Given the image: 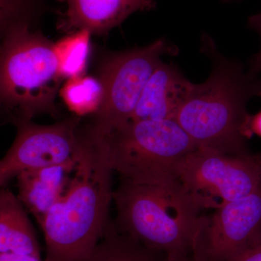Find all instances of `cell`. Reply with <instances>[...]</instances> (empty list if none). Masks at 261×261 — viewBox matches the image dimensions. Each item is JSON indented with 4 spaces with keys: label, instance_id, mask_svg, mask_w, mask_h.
I'll list each match as a JSON object with an SVG mask.
<instances>
[{
    "label": "cell",
    "instance_id": "cell-10",
    "mask_svg": "<svg viewBox=\"0 0 261 261\" xmlns=\"http://www.w3.org/2000/svg\"><path fill=\"white\" fill-rule=\"evenodd\" d=\"M66 5L58 29L71 33L87 30L103 35L121 25L130 15L149 11L156 7L155 0H59Z\"/></svg>",
    "mask_w": 261,
    "mask_h": 261
},
{
    "label": "cell",
    "instance_id": "cell-20",
    "mask_svg": "<svg viewBox=\"0 0 261 261\" xmlns=\"http://www.w3.org/2000/svg\"><path fill=\"white\" fill-rule=\"evenodd\" d=\"M250 129L252 135L255 134L261 137V111L250 117Z\"/></svg>",
    "mask_w": 261,
    "mask_h": 261
},
{
    "label": "cell",
    "instance_id": "cell-17",
    "mask_svg": "<svg viewBox=\"0 0 261 261\" xmlns=\"http://www.w3.org/2000/svg\"><path fill=\"white\" fill-rule=\"evenodd\" d=\"M37 0H1V29L12 23L32 20Z\"/></svg>",
    "mask_w": 261,
    "mask_h": 261
},
{
    "label": "cell",
    "instance_id": "cell-16",
    "mask_svg": "<svg viewBox=\"0 0 261 261\" xmlns=\"http://www.w3.org/2000/svg\"><path fill=\"white\" fill-rule=\"evenodd\" d=\"M90 36L88 31H78L55 44L60 73L64 80L84 75L89 54Z\"/></svg>",
    "mask_w": 261,
    "mask_h": 261
},
{
    "label": "cell",
    "instance_id": "cell-13",
    "mask_svg": "<svg viewBox=\"0 0 261 261\" xmlns=\"http://www.w3.org/2000/svg\"><path fill=\"white\" fill-rule=\"evenodd\" d=\"M40 257V249L18 197L8 190L0 192V253Z\"/></svg>",
    "mask_w": 261,
    "mask_h": 261
},
{
    "label": "cell",
    "instance_id": "cell-21",
    "mask_svg": "<svg viewBox=\"0 0 261 261\" xmlns=\"http://www.w3.org/2000/svg\"><path fill=\"white\" fill-rule=\"evenodd\" d=\"M161 261H187V258H179V257L166 256L165 260Z\"/></svg>",
    "mask_w": 261,
    "mask_h": 261
},
{
    "label": "cell",
    "instance_id": "cell-22",
    "mask_svg": "<svg viewBox=\"0 0 261 261\" xmlns=\"http://www.w3.org/2000/svg\"><path fill=\"white\" fill-rule=\"evenodd\" d=\"M233 1V0H223V2L224 3H231V2Z\"/></svg>",
    "mask_w": 261,
    "mask_h": 261
},
{
    "label": "cell",
    "instance_id": "cell-9",
    "mask_svg": "<svg viewBox=\"0 0 261 261\" xmlns=\"http://www.w3.org/2000/svg\"><path fill=\"white\" fill-rule=\"evenodd\" d=\"M81 120L74 115L47 126L32 121L15 123L18 134L0 161L1 186L23 171L74 162L82 143Z\"/></svg>",
    "mask_w": 261,
    "mask_h": 261
},
{
    "label": "cell",
    "instance_id": "cell-19",
    "mask_svg": "<svg viewBox=\"0 0 261 261\" xmlns=\"http://www.w3.org/2000/svg\"><path fill=\"white\" fill-rule=\"evenodd\" d=\"M228 261H261V241L238 257Z\"/></svg>",
    "mask_w": 261,
    "mask_h": 261
},
{
    "label": "cell",
    "instance_id": "cell-7",
    "mask_svg": "<svg viewBox=\"0 0 261 261\" xmlns=\"http://www.w3.org/2000/svg\"><path fill=\"white\" fill-rule=\"evenodd\" d=\"M178 184L202 208L216 209L261 188V153L228 154L198 147L182 161Z\"/></svg>",
    "mask_w": 261,
    "mask_h": 261
},
{
    "label": "cell",
    "instance_id": "cell-1",
    "mask_svg": "<svg viewBox=\"0 0 261 261\" xmlns=\"http://www.w3.org/2000/svg\"><path fill=\"white\" fill-rule=\"evenodd\" d=\"M201 51L211 60V74L203 83L194 84L175 121L199 147L247 153L252 136L247 103L261 97V80L223 56L208 34H202Z\"/></svg>",
    "mask_w": 261,
    "mask_h": 261
},
{
    "label": "cell",
    "instance_id": "cell-18",
    "mask_svg": "<svg viewBox=\"0 0 261 261\" xmlns=\"http://www.w3.org/2000/svg\"><path fill=\"white\" fill-rule=\"evenodd\" d=\"M247 25L250 29H253L260 36L261 39V12L252 15L248 18ZM251 74L258 76L261 74V47L260 50L254 55L249 63V70Z\"/></svg>",
    "mask_w": 261,
    "mask_h": 261
},
{
    "label": "cell",
    "instance_id": "cell-15",
    "mask_svg": "<svg viewBox=\"0 0 261 261\" xmlns=\"http://www.w3.org/2000/svg\"><path fill=\"white\" fill-rule=\"evenodd\" d=\"M63 100L75 116L94 114L103 97V88L99 79L92 76L68 79L60 90Z\"/></svg>",
    "mask_w": 261,
    "mask_h": 261
},
{
    "label": "cell",
    "instance_id": "cell-14",
    "mask_svg": "<svg viewBox=\"0 0 261 261\" xmlns=\"http://www.w3.org/2000/svg\"><path fill=\"white\" fill-rule=\"evenodd\" d=\"M104 238L87 256L79 261H157L153 250L113 228L106 230Z\"/></svg>",
    "mask_w": 261,
    "mask_h": 261
},
{
    "label": "cell",
    "instance_id": "cell-12",
    "mask_svg": "<svg viewBox=\"0 0 261 261\" xmlns=\"http://www.w3.org/2000/svg\"><path fill=\"white\" fill-rule=\"evenodd\" d=\"M75 165V161L29 170L16 176L19 200L35 216L39 224L64 193Z\"/></svg>",
    "mask_w": 261,
    "mask_h": 261
},
{
    "label": "cell",
    "instance_id": "cell-3",
    "mask_svg": "<svg viewBox=\"0 0 261 261\" xmlns=\"http://www.w3.org/2000/svg\"><path fill=\"white\" fill-rule=\"evenodd\" d=\"M113 200L121 233L166 256L187 258L192 252L202 207L181 186L135 185L123 181Z\"/></svg>",
    "mask_w": 261,
    "mask_h": 261
},
{
    "label": "cell",
    "instance_id": "cell-6",
    "mask_svg": "<svg viewBox=\"0 0 261 261\" xmlns=\"http://www.w3.org/2000/svg\"><path fill=\"white\" fill-rule=\"evenodd\" d=\"M177 53L175 46L159 39L105 58L98 78L103 88L102 103L86 132L102 138L132 121L146 84L163 63L162 56Z\"/></svg>",
    "mask_w": 261,
    "mask_h": 261
},
{
    "label": "cell",
    "instance_id": "cell-5",
    "mask_svg": "<svg viewBox=\"0 0 261 261\" xmlns=\"http://www.w3.org/2000/svg\"><path fill=\"white\" fill-rule=\"evenodd\" d=\"M100 139L113 171L135 185H180V165L199 147L174 120L130 121Z\"/></svg>",
    "mask_w": 261,
    "mask_h": 261
},
{
    "label": "cell",
    "instance_id": "cell-11",
    "mask_svg": "<svg viewBox=\"0 0 261 261\" xmlns=\"http://www.w3.org/2000/svg\"><path fill=\"white\" fill-rule=\"evenodd\" d=\"M193 85L177 66L163 62L146 84L132 121H175Z\"/></svg>",
    "mask_w": 261,
    "mask_h": 261
},
{
    "label": "cell",
    "instance_id": "cell-8",
    "mask_svg": "<svg viewBox=\"0 0 261 261\" xmlns=\"http://www.w3.org/2000/svg\"><path fill=\"white\" fill-rule=\"evenodd\" d=\"M261 241V188L202 216L192 253L194 261H228Z\"/></svg>",
    "mask_w": 261,
    "mask_h": 261
},
{
    "label": "cell",
    "instance_id": "cell-2",
    "mask_svg": "<svg viewBox=\"0 0 261 261\" xmlns=\"http://www.w3.org/2000/svg\"><path fill=\"white\" fill-rule=\"evenodd\" d=\"M81 135L66 190L39 223L47 247L44 261L80 260L94 250L107 230L113 168L102 140Z\"/></svg>",
    "mask_w": 261,
    "mask_h": 261
},
{
    "label": "cell",
    "instance_id": "cell-4",
    "mask_svg": "<svg viewBox=\"0 0 261 261\" xmlns=\"http://www.w3.org/2000/svg\"><path fill=\"white\" fill-rule=\"evenodd\" d=\"M31 23L15 22L1 29L0 97L15 124L40 113L56 116V96L64 80L55 44L32 31Z\"/></svg>",
    "mask_w": 261,
    "mask_h": 261
}]
</instances>
